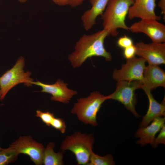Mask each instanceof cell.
<instances>
[{
  "mask_svg": "<svg viewBox=\"0 0 165 165\" xmlns=\"http://www.w3.org/2000/svg\"><path fill=\"white\" fill-rule=\"evenodd\" d=\"M85 0H69L68 5L74 8L81 5Z\"/></svg>",
  "mask_w": 165,
  "mask_h": 165,
  "instance_id": "cell-25",
  "label": "cell"
},
{
  "mask_svg": "<svg viewBox=\"0 0 165 165\" xmlns=\"http://www.w3.org/2000/svg\"><path fill=\"white\" fill-rule=\"evenodd\" d=\"M50 126L59 130L62 134L65 132L66 129L65 122L61 118L55 117L51 123Z\"/></svg>",
  "mask_w": 165,
  "mask_h": 165,
  "instance_id": "cell-21",
  "label": "cell"
},
{
  "mask_svg": "<svg viewBox=\"0 0 165 165\" xmlns=\"http://www.w3.org/2000/svg\"><path fill=\"white\" fill-rule=\"evenodd\" d=\"M21 3L24 2L26 1L27 0H18Z\"/></svg>",
  "mask_w": 165,
  "mask_h": 165,
  "instance_id": "cell-28",
  "label": "cell"
},
{
  "mask_svg": "<svg viewBox=\"0 0 165 165\" xmlns=\"http://www.w3.org/2000/svg\"><path fill=\"white\" fill-rule=\"evenodd\" d=\"M24 66V58L21 57L12 68L0 77L1 100H3L8 92L18 84L24 83L28 86H31L33 79L30 77L31 74L30 71L25 72Z\"/></svg>",
  "mask_w": 165,
  "mask_h": 165,
  "instance_id": "cell-5",
  "label": "cell"
},
{
  "mask_svg": "<svg viewBox=\"0 0 165 165\" xmlns=\"http://www.w3.org/2000/svg\"><path fill=\"white\" fill-rule=\"evenodd\" d=\"M142 86L143 90L151 91L158 87H165V72L158 65L148 64L144 69Z\"/></svg>",
  "mask_w": 165,
  "mask_h": 165,
  "instance_id": "cell-13",
  "label": "cell"
},
{
  "mask_svg": "<svg viewBox=\"0 0 165 165\" xmlns=\"http://www.w3.org/2000/svg\"><path fill=\"white\" fill-rule=\"evenodd\" d=\"M149 101V107L146 114L143 116L139 125V127L148 126L155 118L165 116V98L162 102L159 103L153 97L151 91L144 90Z\"/></svg>",
  "mask_w": 165,
  "mask_h": 165,
  "instance_id": "cell-16",
  "label": "cell"
},
{
  "mask_svg": "<svg viewBox=\"0 0 165 165\" xmlns=\"http://www.w3.org/2000/svg\"><path fill=\"white\" fill-rule=\"evenodd\" d=\"M94 139L92 134L76 131L66 136L61 142V151L68 150L75 156L78 165H87L93 150Z\"/></svg>",
  "mask_w": 165,
  "mask_h": 165,
  "instance_id": "cell-3",
  "label": "cell"
},
{
  "mask_svg": "<svg viewBox=\"0 0 165 165\" xmlns=\"http://www.w3.org/2000/svg\"><path fill=\"white\" fill-rule=\"evenodd\" d=\"M134 0H109L106 7L101 15L103 29L109 35L116 36L119 34L118 29L129 31V27L125 21L130 6Z\"/></svg>",
  "mask_w": 165,
  "mask_h": 165,
  "instance_id": "cell-2",
  "label": "cell"
},
{
  "mask_svg": "<svg viewBox=\"0 0 165 165\" xmlns=\"http://www.w3.org/2000/svg\"><path fill=\"white\" fill-rule=\"evenodd\" d=\"M142 82L139 81H117L115 90L107 95L108 99L117 101L122 104L136 118L140 117L135 109L136 97L135 90L141 88Z\"/></svg>",
  "mask_w": 165,
  "mask_h": 165,
  "instance_id": "cell-6",
  "label": "cell"
},
{
  "mask_svg": "<svg viewBox=\"0 0 165 165\" xmlns=\"http://www.w3.org/2000/svg\"><path fill=\"white\" fill-rule=\"evenodd\" d=\"M55 146L54 142H50L45 148L43 157V164L44 165H63L64 152H55L53 150Z\"/></svg>",
  "mask_w": 165,
  "mask_h": 165,
  "instance_id": "cell-17",
  "label": "cell"
},
{
  "mask_svg": "<svg viewBox=\"0 0 165 165\" xmlns=\"http://www.w3.org/2000/svg\"><path fill=\"white\" fill-rule=\"evenodd\" d=\"M36 116L40 118L47 126L50 127L51 123L54 118V114L49 112H43L40 110L36 112Z\"/></svg>",
  "mask_w": 165,
  "mask_h": 165,
  "instance_id": "cell-20",
  "label": "cell"
},
{
  "mask_svg": "<svg viewBox=\"0 0 165 165\" xmlns=\"http://www.w3.org/2000/svg\"><path fill=\"white\" fill-rule=\"evenodd\" d=\"M136 55L144 59L148 64L159 65L165 64V43L143 42L135 45Z\"/></svg>",
  "mask_w": 165,
  "mask_h": 165,
  "instance_id": "cell-9",
  "label": "cell"
},
{
  "mask_svg": "<svg viewBox=\"0 0 165 165\" xmlns=\"http://www.w3.org/2000/svg\"><path fill=\"white\" fill-rule=\"evenodd\" d=\"M148 126L140 127L136 131L135 136L139 138L138 144L143 146L150 144L153 147L155 136L165 125V117H159L155 118Z\"/></svg>",
  "mask_w": 165,
  "mask_h": 165,
  "instance_id": "cell-14",
  "label": "cell"
},
{
  "mask_svg": "<svg viewBox=\"0 0 165 165\" xmlns=\"http://www.w3.org/2000/svg\"><path fill=\"white\" fill-rule=\"evenodd\" d=\"M1 90L0 87V100H1Z\"/></svg>",
  "mask_w": 165,
  "mask_h": 165,
  "instance_id": "cell-29",
  "label": "cell"
},
{
  "mask_svg": "<svg viewBox=\"0 0 165 165\" xmlns=\"http://www.w3.org/2000/svg\"><path fill=\"white\" fill-rule=\"evenodd\" d=\"M117 44L119 47L123 49L133 45L132 39L125 35L119 38Z\"/></svg>",
  "mask_w": 165,
  "mask_h": 165,
  "instance_id": "cell-22",
  "label": "cell"
},
{
  "mask_svg": "<svg viewBox=\"0 0 165 165\" xmlns=\"http://www.w3.org/2000/svg\"><path fill=\"white\" fill-rule=\"evenodd\" d=\"M129 31L133 33H143L152 42L161 43L165 42V26L155 19H141L129 27Z\"/></svg>",
  "mask_w": 165,
  "mask_h": 165,
  "instance_id": "cell-10",
  "label": "cell"
},
{
  "mask_svg": "<svg viewBox=\"0 0 165 165\" xmlns=\"http://www.w3.org/2000/svg\"><path fill=\"white\" fill-rule=\"evenodd\" d=\"M146 62L144 59L140 57H135L127 60L120 69H116L113 71L112 78L117 81L137 80L142 82Z\"/></svg>",
  "mask_w": 165,
  "mask_h": 165,
  "instance_id": "cell-7",
  "label": "cell"
},
{
  "mask_svg": "<svg viewBox=\"0 0 165 165\" xmlns=\"http://www.w3.org/2000/svg\"><path fill=\"white\" fill-rule=\"evenodd\" d=\"M158 6L160 9L161 13L163 15V19H165V0H160Z\"/></svg>",
  "mask_w": 165,
  "mask_h": 165,
  "instance_id": "cell-26",
  "label": "cell"
},
{
  "mask_svg": "<svg viewBox=\"0 0 165 165\" xmlns=\"http://www.w3.org/2000/svg\"><path fill=\"white\" fill-rule=\"evenodd\" d=\"M109 35L103 29L90 35H83L75 43L74 51L68 56V59L73 68L80 67L88 58L93 57H101L105 60H112L111 53L105 49L104 42Z\"/></svg>",
  "mask_w": 165,
  "mask_h": 165,
  "instance_id": "cell-1",
  "label": "cell"
},
{
  "mask_svg": "<svg viewBox=\"0 0 165 165\" xmlns=\"http://www.w3.org/2000/svg\"><path fill=\"white\" fill-rule=\"evenodd\" d=\"M56 4L60 6L68 5L69 0H52Z\"/></svg>",
  "mask_w": 165,
  "mask_h": 165,
  "instance_id": "cell-27",
  "label": "cell"
},
{
  "mask_svg": "<svg viewBox=\"0 0 165 165\" xmlns=\"http://www.w3.org/2000/svg\"><path fill=\"white\" fill-rule=\"evenodd\" d=\"M115 164L112 156L108 154L104 156H99L92 151L87 165H113Z\"/></svg>",
  "mask_w": 165,
  "mask_h": 165,
  "instance_id": "cell-19",
  "label": "cell"
},
{
  "mask_svg": "<svg viewBox=\"0 0 165 165\" xmlns=\"http://www.w3.org/2000/svg\"><path fill=\"white\" fill-rule=\"evenodd\" d=\"M1 148H1V147H0V150Z\"/></svg>",
  "mask_w": 165,
  "mask_h": 165,
  "instance_id": "cell-30",
  "label": "cell"
},
{
  "mask_svg": "<svg viewBox=\"0 0 165 165\" xmlns=\"http://www.w3.org/2000/svg\"><path fill=\"white\" fill-rule=\"evenodd\" d=\"M31 84L41 87V92L51 94V100L63 103H68L71 99L77 94L76 91L69 89L67 86L68 84L59 79L53 84H47L38 81H33Z\"/></svg>",
  "mask_w": 165,
  "mask_h": 165,
  "instance_id": "cell-11",
  "label": "cell"
},
{
  "mask_svg": "<svg viewBox=\"0 0 165 165\" xmlns=\"http://www.w3.org/2000/svg\"><path fill=\"white\" fill-rule=\"evenodd\" d=\"M109 0H90L91 7L83 13L81 18L85 30L89 31L96 24L97 17L102 14Z\"/></svg>",
  "mask_w": 165,
  "mask_h": 165,
  "instance_id": "cell-15",
  "label": "cell"
},
{
  "mask_svg": "<svg viewBox=\"0 0 165 165\" xmlns=\"http://www.w3.org/2000/svg\"><path fill=\"white\" fill-rule=\"evenodd\" d=\"M123 49V56L127 60L131 59L135 57L136 48L135 45H133Z\"/></svg>",
  "mask_w": 165,
  "mask_h": 165,
  "instance_id": "cell-24",
  "label": "cell"
},
{
  "mask_svg": "<svg viewBox=\"0 0 165 165\" xmlns=\"http://www.w3.org/2000/svg\"><path fill=\"white\" fill-rule=\"evenodd\" d=\"M107 100V96L97 91L92 92L87 97L78 99L71 113L75 115L79 120L84 124L96 126L97 125V113L102 104Z\"/></svg>",
  "mask_w": 165,
  "mask_h": 165,
  "instance_id": "cell-4",
  "label": "cell"
},
{
  "mask_svg": "<svg viewBox=\"0 0 165 165\" xmlns=\"http://www.w3.org/2000/svg\"><path fill=\"white\" fill-rule=\"evenodd\" d=\"M160 132L156 138H155L153 147H156L160 144H165V125H164L160 131Z\"/></svg>",
  "mask_w": 165,
  "mask_h": 165,
  "instance_id": "cell-23",
  "label": "cell"
},
{
  "mask_svg": "<svg viewBox=\"0 0 165 165\" xmlns=\"http://www.w3.org/2000/svg\"><path fill=\"white\" fill-rule=\"evenodd\" d=\"M19 154L28 155L36 165L43 164V157L45 148L43 145L32 139L30 136L20 137L10 145Z\"/></svg>",
  "mask_w": 165,
  "mask_h": 165,
  "instance_id": "cell-8",
  "label": "cell"
},
{
  "mask_svg": "<svg viewBox=\"0 0 165 165\" xmlns=\"http://www.w3.org/2000/svg\"><path fill=\"white\" fill-rule=\"evenodd\" d=\"M19 154L11 146L6 148L0 150V165H6L17 159Z\"/></svg>",
  "mask_w": 165,
  "mask_h": 165,
  "instance_id": "cell-18",
  "label": "cell"
},
{
  "mask_svg": "<svg viewBox=\"0 0 165 165\" xmlns=\"http://www.w3.org/2000/svg\"><path fill=\"white\" fill-rule=\"evenodd\" d=\"M156 1V0H134L129 8L128 18L130 20L139 18L141 19L160 20L161 17L156 15L155 11Z\"/></svg>",
  "mask_w": 165,
  "mask_h": 165,
  "instance_id": "cell-12",
  "label": "cell"
}]
</instances>
